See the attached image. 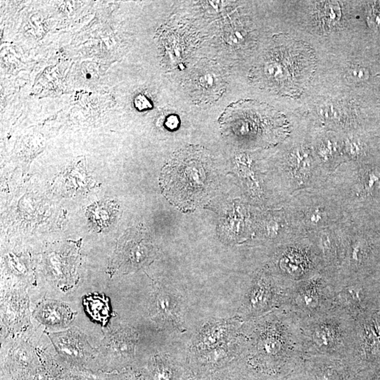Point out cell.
Wrapping results in <instances>:
<instances>
[{"mask_svg":"<svg viewBox=\"0 0 380 380\" xmlns=\"http://www.w3.org/2000/svg\"><path fill=\"white\" fill-rule=\"evenodd\" d=\"M179 118L176 115H170L166 118L165 121V126L168 128L169 131H174L179 126Z\"/></svg>","mask_w":380,"mask_h":380,"instance_id":"603a6c76","label":"cell"},{"mask_svg":"<svg viewBox=\"0 0 380 380\" xmlns=\"http://www.w3.org/2000/svg\"><path fill=\"white\" fill-rule=\"evenodd\" d=\"M289 165L293 176L297 181H304L309 177L312 168V158L310 151L303 147L293 149L289 154Z\"/></svg>","mask_w":380,"mask_h":380,"instance_id":"7c38bea8","label":"cell"},{"mask_svg":"<svg viewBox=\"0 0 380 380\" xmlns=\"http://www.w3.org/2000/svg\"><path fill=\"white\" fill-rule=\"evenodd\" d=\"M305 357L329 356L348 359L355 341V320L332 308L321 316L299 321Z\"/></svg>","mask_w":380,"mask_h":380,"instance_id":"7a4b0ae2","label":"cell"},{"mask_svg":"<svg viewBox=\"0 0 380 380\" xmlns=\"http://www.w3.org/2000/svg\"><path fill=\"white\" fill-rule=\"evenodd\" d=\"M376 380H380V378H378V379H376Z\"/></svg>","mask_w":380,"mask_h":380,"instance_id":"cb8c5ba5","label":"cell"},{"mask_svg":"<svg viewBox=\"0 0 380 380\" xmlns=\"http://www.w3.org/2000/svg\"><path fill=\"white\" fill-rule=\"evenodd\" d=\"M49 337L55 349L63 357L81 360L94 353V348L88 342L86 336L74 328L54 333Z\"/></svg>","mask_w":380,"mask_h":380,"instance_id":"ba28073f","label":"cell"},{"mask_svg":"<svg viewBox=\"0 0 380 380\" xmlns=\"http://www.w3.org/2000/svg\"><path fill=\"white\" fill-rule=\"evenodd\" d=\"M148 253L149 249L143 241L141 242L130 241L126 244L118 245L111 264L115 265L116 268L139 266L147 258Z\"/></svg>","mask_w":380,"mask_h":380,"instance_id":"30bf717a","label":"cell"},{"mask_svg":"<svg viewBox=\"0 0 380 380\" xmlns=\"http://www.w3.org/2000/svg\"><path fill=\"white\" fill-rule=\"evenodd\" d=\"M341 16V10L336 1H326L318 7L317 18L322 27L331 28L336 26Z\"/></svg>","mask_w":380,"mask_h":380,"instance_id":"4fadbf2b","label":"cell"},{"mask_svg":"<svg viewBox=\"0 0 380 380\" xmlns=\"http://www.w3.org/2000/svg\"><path fill=\"white\" fill-rule=\"evenodd\" d=\"M35 316L45 326L62 328L71 323L73 313L63 303L47 301L38 306Z\"/></svg>","mask_w":380,"mask_h":380,"instance_id":"9c48e42d","label":"cell"},{"mask_svg":"<svg viewBox=\"0 0 380 380\" xmlns=\"http://www.w3.org/2000/svg\"><path fill=\"white\" fill-rule=\"evenodd\" d=\"M368 22L373 28L380 30V7L373 6L368 14Z\"/></svg>","mask_w":380,"mask_h":380,"instance_id":"ffe728a7","label":"cell"},{"mask_svg":"<svg viewBox=\"0 0 380 380\" xmlns=\"http://www.w3.org/2000/svg\"><path fill=\"white\" fill-rule=\"evenodd\" d=\"M333 290L332 308L353 319L373 311L379 303L378 291L358 278L329 277Z\"/></svg>","mask_w":380,"mask_h":380,"instance_id":"5b68a950","label":"cell"},{"mask_svg":"<svg viewBox=\"0 0 380 380\" xmlns=\"http://www.w3.org/2000/svg\"><path fill=\"white\" fill-rule=\"evenodd\" d=\"M364 183L366 190L369 191H375L380 190V173L373 171L367 173Z\"/></svg>","mask_w":380,"mask_h":380,"instance_id":"e0dca14e","label":"cell"},{"mask_svg":"<svg viewBox=\"0 0 380 380\" xmlns=\"http://www.w3.org/2000/svg\"><path fill=\"white\" fill-rule=\"evenodd\" d=\"M216 168L201 146L178 150L163 167L160 186L166 199L183 211H193L207 199L216 185Z\"/></svg>","mask_w":380,"mask_h":380,"instance_id":"6da1fadb","label":"cell"},{"mask_svg":"<svg viewBox=\"0 0 380 380\" xmlns=\"http://www.w3.org/2000/svg\"><path fill=\"white\" fill-rule=\"evenodd\" d=\"M336 146L332 142L328 141L320 145L318 153L324 161H329L334 156L336 151Z\"/></svg>","mask_w":380,"mask_h":380,"instance_id":"ac0fdd59","label":"cell"},{"mask_svg":"<svg viewBox=\"0 0 380 380\" xmlns=\"http://www.w3.org/2000/svg\"><path fill=\"white\" fill-rule=\"evenodd\" d=\"M345 149L349 156L357 157L362 154L363 146L359 141L354 139H348L345 143Z\"/></svg>","mask_w":380,"mask_h":380,"instance_id":"d6986e66","label":"cell"},{"mask_svg":"<svg viewBox=\"0 0 380 380\" xmlns=\"http://www.w3.org/2000/svg\"><path fill=\"white\" fill-rule=\"evenodd\" d=\"M348 81L359 83L366 81L370 78V73L367 68L361 66H352L346 71Z\"/></svg>","mask_w":380,"mask_h":380,"instance_id":"2e32d148","label":"cell"},{"mask_svg":"<svg viewBox=\"0 0 380 380\" xmlns=\"http://www.w3.org/2000/svg\"><path fill=\"white\" fill-rule=\"evenodd\" d=\"M332 301L331 279L321 273L294 283L289 290L284 308L303 321L328 312L332 308Z\"/></svg>","mask_w":380,"mask_h":380,"instance_id":"277c9868","label":"cell"},{"mask_svg":"<svg viewBox=\"0 0 380 380\" xmlns=\"http://www.w3.org/2000/svg\"><path fill=\"white\" fill-rule=\"evenodd\" d=\"M135 105H136L137 109H139L140 111L149 109L151 107V102L146 96L142 95H140L136 96V99H135Z\"/></svg>","mask_w":380,"mask_h":380,"instance_id":"7402d4cb","label":"cell"},{"mask_svg":"<svg viewBox=\"0 0 380 380\" xmlns=\"http://www.w3.org/2000/svg\"><path fill=\"white\" fill-rule=\"evenodd\" d=\"M320 115L329 121H339L341 117V109L338 105L329 103L322 106L319 109Z\"/></svg>","mask_w":380,"mask_h":380,"instance_id":"9a60e30c","label":"cell"},{"mask_svg":"<svg viewBox=\"0 0 380 380\" xmlns=\"http://www.w3.org/2000/svg\"><path fill=\"white\" fill-rule=\"evenodd\" d=\"M118 211L116 203L109 201H101L90 206L87 211V216L93 229L99 232L112 224Z\"/></svg>","mask_w":380,"mask_h":380,"instance_id":"8fae6325","label":"cell"},{"mask_svg":"<svg viewBox=\"0 0 380 380\" xmlns=\"http://www.w3.org/2000/svg\"><path fill=\"white\" fill-rule=\"evenodd\" d=\"M275 116L276 113L268 106L253 101H239L226 108L219 123L223 136L240 143L268 130Z\"/></svg>","mask_w":380,"mask_h":380,"instance_id":"3957f363","label":"cell"},{"mask_svg":"<svg viewBox=\"0 0 380 380\" xmlns=\"http://www.w3.org/2000/svg\"><path fill=\"white\" fill-rule=\"evenodd\" d=\"M186 36V35L184 32L181 33L178 31H173L171 49H172V63L174 65L181 62L188 56L186 53L188 49L184 48H188L189 43H188V39Z\"/></svg>","mask_w":380,"mask_h":380,"instance_id":"5bb4252c","label":"cell"},{"mask_svg":"<svg viewBox=\"0 0 380 380\" xmlns=\"http://www.w3.org/2000/svg\"><path fill=\"white\" fill-rule=\"evenodd\" d=\"M227 83L226 73L221 66L205 59L191 69L184 86L195 104H209L223 96Z\"/></svg>","mask_w":380,"mask_h":380,"instance_id":"8992f818","label":"cell"},{"mask_svg":"<svg viewBox=\"0 0 380 380\" xmlns=\"http://www.w3.org/2000/svg\"><path fill=\"white\" fill-rule=\"evenodd\" d=\"M323 212L319 208H314V209L311 210L308 213L307 218L308 221L311 224L316 225L321 223L322 220H323Z\"/></svg>","mask_w":380,"mask_h":380,"instance_id":"44dd1931","label":"cell"},{"mask_svg":"<svg viewBox=\"0 0 380 380\" xmlns=\"http://www.w3.org/2000/svg\"><path fill=\"white\" fill-rule=\"evenodd\" d=\"M318 264L311 249L296 246L285 249L278 262L282 280L290 285L319 274Z\"/></svg>","mask_w":380,"mask_h":380,"instance_id":"52a82bcc","label":"cell"}]
</instances>
